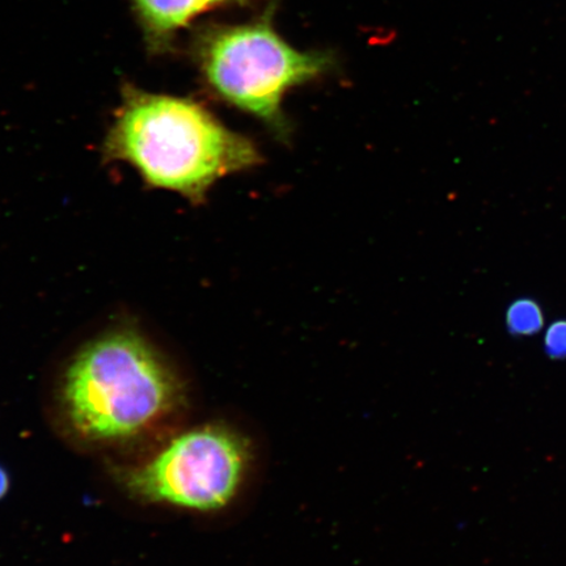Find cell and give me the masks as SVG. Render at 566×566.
<instances>
[{
    "label": "cell",
    "mask_w": 566,
    "mask_h": 566,
    "mask_svg": "<svg viewBox=\"0 0 566 566\" xmlns=\"http://www.w3.org/2000/svg\"><path fill=\"white\" fill-rule=\"evenodd\" d=\"M60 409L80 440L124 446L161 429L181 412L187 389L155 345L132 328L92 338L63 371Z\"/></svg>",
    "instance_id": "cell-1"
},
{
    "label": "cell",
    "mask_w": 566,
    "mask_h": 566,
    "mask_svg": "<svg viewBox=\"0 0 566 566\" xmlns=\"http://www.w3.org/2000/svg\"><path fill=\"white\" fill-rule=\"evenodd\" d=\"M253 463L251 441L223 422L175 436L146 462L122 473V483L146 504L217 513L242 492Z\"/></svg>",
    "instance_id": "cell-4"
},
{
    "label": "cell",
    "mask_w": 566,
    "mask_h": 566,
    "mask_svg": "<svg viewBox=\"0 0 566 566\" xmlns=\"http://www.w3.org/2000/svg\"><path fill=\"white\" fill-rule=\"evenodd\" d=\"M544 350L551 358H566V321H558L547 329L546 337H544Z\"/></svg>",
    "instance_id": "cell-7"
},
{
    "label": "cell",
    "mask_w": 566,
    "mask_h": 566,
    "mask_svg": "<svg viewBox=\"0 0 566 566\" xmlns=\"http://www.w3.org/2000/svg\"><path fill=\"white\" fill-rule=\"evenodd\" d=\"M507 329L513 336H533L543 328V311L534 301H515L507 310Z\"/></svg>",
    "instance_id": "cell-6"
},
{
    "label": "cell",
    "mask_w": 566,
    "mask_h": 566,
    "mask_svg": "<svg viewBox=\"0 0 566 566\" xmlns=\"http://www.w3.org/2000/svg\"><path fill=\"white\" fill-rule=\"evenodd\" d=\"M10 491V476L9 473L0 465V500L4 497Z\"/></svg>",
    "instance_id": "cell-8"
},
{
    "label": "cell",
    "mask_w": 566,
    "mask_h": 566,
    "mask_svg": "<svg viewBox=\"0 0 566 566\" xmlns=\"http://www.w3.org/2000/svg\"><path fill=\"white\" fill-rule=\"evenodd\" d=\"M247 2L250 0H132L147 44L154 51H165L179 32L203 13Z\"/></svg>",
    "instance_id": "cell-5"
},
{
    "label": "cell",
    "mask_w": 566,
    "mask_h": 566,
    "mask_svg": "<svg viewBox=\"0 0 566 566\" xmlns=\"http://www.w3.org/2000/svg\"><path fill=\"white\" fill-rule=\"evenodd\" d=\"M196 59L205 82L223 102L261 119L286 138L282 103L290 90L332 67L331 56L289 45L272 24V11L254 23L208 28L198 35Z\"/></svg>",
    "instance_id": "cell-3"
},
{
    "label": "cell",
    "mask_w": 566,
    "mask_h": 566,
    "mask_svg": "<svg viewBox=\"0 0 566 566\" xmlns=\"http://www.w3.org/2000/svg\"><path fill=\"white\" fill-rule=\"evenodd\" d=\"M105 158L129 163L150 186L197 203L222 177L263 161L251 139L203 105L129 86L105 139Z\"/></svg>",
    "instance_id": "cell-2"
}]
</instances>
